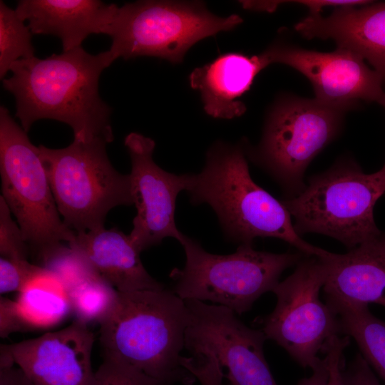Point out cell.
Here are the masks:
<instances>
[{
	"instance_id": "obj_1",
	"label": "cell",
	"mask_w": 385,
	"mask_h": 385,
	"mask_svg": "<svg viewBox=\"0 0 385 385\" xmlns=\"http://www.w3.org/2000/svg\"><path fill=\"white\" fill-rule=\"evenodd\" d=\"M113 61L109 50L91 54L82 46L46 58L21 59L12 64L3 87L14 96L15 115L26 133L36 120L52 119L68 125L74 140L110 143L112 111L98 84Z\"/></svg>"
},
{
	"instance_id": "obj_2",
	"label": "cell",
	"mask_w": 385,
	"mask_h": 385,
	"mask_svg": "<svg viewBox=\"0 0 385 385\" xmlns=\"http://www.w3.org/2000/svg\"><path fill=\"white\" fill-rule=\"evenodd\" d=\"M189 311L185 301L164 289L118 292L99 323L104 356L125 363L161 385L195 378L182 365Z\"/></svg>"
},
{
	"instance_id": "obj_3",
	"label": "cell",
	"mask_w": 385,
	"mask_h": 385,
	"mask_svg": "<svg viewBox=\"0 0 385 385\" xmlns=\"http://www.w3.org/2000/svg\"><path fill=\"white\" fill-rule=\"evenodd\" d=\"M242 145L217 143L207 152L202 171L192 174L187 191L191 203H206L216 213L227 239L252 245L257 237L287 242L306 256L329 252L304 241L282 204L252 180Z\"/></svg>"
},
{
	"instance_id": "obj_4",
	"label": "cell",
	"mask_w": 385,
	"mask_h": 385,
	"mask_svg": "<svg viewBox=\"0 0 385 385\" xmlns=\"http://www.w3.org/2000/svg\"><path fill=\"white\" fill-rule=\"evenodd\" d=\"M385 192V179L377 171L364 173L351 159L309 178L297 195L282 204L301 236L318 233L332 237L349 250L379 236L374 207Z\"/></svg>"
},
{
	"instance_id": "obj_5",
	"label": "cell",
	"mask_w": 385,
	"mask_h": 385,
	"mask_svg": "<svg viewBox=\"0 0 385 385\" xmlns=\"http://www.w3.org/2000/svg\"><path fill=\"white\" fill-rule=\"evenodd\" d=\"M180 244L185 264L170 274L173 291L183 300L210 301L239 314L247 312L262 294L272 292L282 273L306 256L299 251H257L252 245H240L230 255L212 254L185 235Z\"/></svg>"
},
{
	"instance_id": "obj_6",
	"label": "cell",
	"mask_w": 385,
	"mask_h": 385,
	"mask_svg": "<svg viewBox=\"0 0 385 385\" xmlns=\"http://www.w3.org/2000/svg\"><path fill=\"white\" fill-rule=\"evenodd\" d=\"M107 144L73 140L60 149L38 146L58 210L76 233L103 227L111 209L133 204L130 175L113 167Z\"/></svg>"
},
{
	"instance_id": "obj_7",
	"label": "cell",
	"mask_w": 385,
	"mask_h": 385,
	"mask_svg": "<svg viewBox=\"0 0 385 385\" xmlns=\"http://www.w3.org/2000/svg\"><path fill=\"white\" fill-rule=\"evenodd\" d=\"M242 22L237 14L216 16L202 2L138 1L118 6L105 34L114 61L153 56L178 63L199 41Z\"/></svg>"
},
{
	"instance_id": "obj_8",
	"label": "cell",
	"mask_w": 385,
	"mask_h": 385,
	"mask_svg": "<svg viewBox=\"0 0 385 385\" xmlns=\"http://www.w3.org/2000/svg\"><path fill=\"white\" fill-rule=\"evenodd\" d=\"M1 197L15 216L23 237L40 259L75 240L60 218L38 147L4 106L0 107Z\"/></svg>"
},
{
	"instance_id": "obj_9",
	"label": "cell",
	"mask_w": 385,
	"mask_h": 385,
	"mask_svg": "<svg viewBox=\"0 0 385 385\" xmlns=\"http://www.w3.org/2000/svg\"><path fill=\"white\" fill-rule=\"evenodd\" d=\"M351 109L315 98L284 97L270 113L260 143L247 154L280 185L287 198L294 197L306 186L307 168L340 133Z\"/></svg>"
},
{
	"instance_id": "obj_10",
	"label": "cell",
	"mask_w": 385,
	"mask_h": 385,
	"mask_svg": "<svg viewBox=\"0 0 385 385\" xmlns=\"http://www.w3.org/2000/svg\"><path fill=\"white\" fill-rule=\"evenodd\" d=\"M327 270L324 260L305 256L294 272L272 290L277 304L263 319L262 332L286 350L304 368L312 370L320 362L317 354L340 325L334 311L319 299Z\"/></svg>"
},
{
	"instance_id": "obj_11",
	"label": "cell",
	"mask_w": 385,
	"mask_h": 385,
	"mask_svg": "<svg viewBox=\"0 0 385 385\" xmlns=\"http://www.w3.org/2000/svg\"><path fill=\"white\" fill-rule=\"evenodd\" d=\"M189 311L185 348L192 356L213 355L230 385H277L264 356L267 337L250 328L230 309L185 300Z\"/></svg>"
},
{
	"instance_id": "obj_12",
	"label": "cell",
	"mask_w": 385,
	"mask_h": 385,
	"mask_svg": "<svg viewBox=\"0 0 385 385\" xmlns=\"http://www.w3.org/2000/svg\"><path fill=\"white\" fill-rule=\"evenodd\" d=\"M131 160L133 204L137 209L129 237L141 252L173 237L180 243L183 234L175 221V202L182 190H187L192 174L176 175L160 168L153 159L154 140L138 133L124 140Z\"/></svg>"
},
{
	"instance_id": "obj_13",
	"label": "cell",
	"mask_w": 385,
	"mask_h": 385,
	"mask_svg": "<svg viewBox=\"0 0 385 385\" xmlns=\"http://www.w3.org/2000/svg\"><path fill=\"white\" fill-rule=\"evenodd\" d=\"M267 65L279 63L303 74L312 83L315 98L354 108L360 100L381 105L385 98L381 76L364 59L348 49L319 52L274 44L262 53Z\"/></svg>"
},
{
	"instance_id": "obj_14",
	"label": "cell",
	"mask_w": 385,
	"mask_h": 385,
	"mask_svg": "<svg viewBox=\"0 0 385 385\" xmlns=\"http://www.w3.org/2000/svg\"><path fill=\"white\" fill-rule=\"evenodd\" d=\"M93 343L88 325L75 319L58 331L1 345V359L16 364L34 385H93Z\"/></svg>"
},
{
	"instance_id": "obj_15",
	"label": "cell",
	"mask_w": 385,
	"mask_h": 385,
	"mask_svg": "<svg viewBox=\"0 0 385 385\" xmlns=\"http://www.w3.org/2000/svg\"><path fill=\"white\" fill-rule=\"evenodd\" d=\"M294 29L308 39H332L337 47L359 54L385 85V2L334 7L326 17L309 14Z\"/></svg>"
},
{
	"instance_id": "obj_16",
	"label": "cell",
	"mask_w": 385,
	"mask_h": 385,
	"mask_svg": "<svg viewBox=\"0 0 385 385\" xmlns=\"http://www.w3.org/2000/svg\"><path fill=\"white\" fill-rule=\"evenodd\" d=\"M118 7L96 0H21L15 9L33 34L55 36L67 51L91 34H105Z\"/></svg>"
},
{
	"instance_id": "obj_17",
	"label": "cell",
	"mask_w": 385,
	"mask_h": 385,
	"mask_svg": "<svg viewBox=\"0 0 385 385\" xmlns=\"http://www.w3.org/2000/svg\"><path fill=\"white\" fill-rule=\"evenodd\" d=\"M327 266L322 287L325 297L385 307V235L368 240L344 254L321 257Z\"/></svg>"
},
{
	"instance_id": "obj_18",
	"label": "cell",
	"mask_w": 385,
	"mask_h": 385,
	"mask_svg": "<svg viewBox=\"0 0 385 385\" xmlns=\"http://www.w3.org/2000/svg\"><path fill=\"white\" fill-rule=\"evenodd\" d=\"M68 245L79 251L99 275L120 292L156 290L164 285L153 278L129 235L118 228L101 227L76 233Z\"/></svg>"
},
{
	"instance_id": "obj_19",
	"label": "cell",
	"mask_w": 385,
	"mask_h": 385,
	"mask_svg": "<svg viewBox=\"0 0 385 385\" xmlns=\"http://www.w3.org/2000/svg\"><path fill=\"white\" fill-rule=\"evenodd\" d=\"M268 65L262 56L225 53L196 68L190 84L200 92L205 112L217 118L231 119L246 111L240 97L248 91L257 73Z\"/></svg>"
},
{
	"instance_id": "obj_20",
	"label": "cell",
	"mask_w": 385,
	"mask_h": 385,
	"mask_svg": "<svg viewBox=\"0 0 385 385\" xmlns=\"http://www.w3.org/2000/svg\"><path fill=\"white\" fill-rule=\"evenodd\" d=\"M325 299L338 317L341 334L354 338L364 359L385 383V322L374 316L367 304Z\"/></svg>"
},
{
	"instance_id": "obj_21",
	"label": "cell",
	"mask_w": 385,
	"mask_h": 385,
	"mask_svg": "<svg viewBox=\"0 0 385 385\" xmlns=\"http://www.w3.org/2000/svg\"><path fill=\"white\" fill-rule=\"evenodd\" d=\"M19 293L16 302L30 328L53 327L71 312L67 290L44 267Z\"/></svg>"
},
{
	"instance_id": "obj_22",
	"label": "cell",
	"mask_w": 385,
	"mask_h": 385,
	"mask_svg": "<svg viewBox=\"0 0 385 385\" xmlns=\"http://www.w3.org/2000/svg\"><path fill=\"white\" fill-rule=\"evenodd\" d=\"M32 32L16 9L0 1V78H5L14 63L34 57Z\"/></svg>"
},
{
	"instance_id": "obj_23",
	"label": "cell",
	"mask_w": 385,
	"mask_h": 385,
	"mask_svg": "<svg viewBox=\"0 0 385 385\" xmlns=\"http://www.w3.org/2000/svg\"><path fill=\"white\" fill-rule=\"evenodd\" d=\"M118 296V291L98 276L68 292L71 313L85 324L100 323L114 307Z\"/></svg>"
},
{
	"instance_id": "obj_24",
	"label": "cell",
	"mask_w": 385,
	"mask_h": 385,
	"mask_svg": "<svg viewBox=\"0 0 385 385\" xmlns=\"http://www.w3.org/2000/svg\"><path fill=\"white\" fill-rule=\"evenodd\" d=\"M43 267L53 274L68 293L84 282L100 276L77 250L62 244L39 259Z\"/></svg>"
},
{
	"instance_id": "obj_25",
	"label": "cell",
	"mask_w": 385,
	"mask_h": 385,
	"mask_svg": "<svg viewBox=\"0 0 385 385\" xmlns=\"http://www.w3.org/2000/svg\"><path fill=\"white\" fill-rule=\"evenodd\" d=\"M11 210L0 196V253L1 257L13 260H28L30 248L20 227L14 221Z\"/></svg>"
},
{
	"instance_id": "obj_26",
	"label": "cell",
	"mask_w": 385,
	"mask_h": 385,
	"mask_svg": "<svg viewBox=\"0 0 385 385\" xmlns=\"http://www.w3.org/2000/svg\"><path fill=\"white\" fill-rule=\"evenodd\" d=\"M93 385H161L119 360L104 356L95 372Z\"/></svg>"
},
{
	"instance_id": "obj_27",
	"label": "cell",
	"mask_w": 385,
	"mask_h": 385,
	"mask_svg": "<svg viewBox=\"0 0 385 385\" xmlns=\"http://www.w3.org/2000/svg\"><path fill=\"white\" fill-rule=\"evenodd\" d=\"M43 267L30 263L28 260H13L0 258L1 294L20 292L37 275Z\"/></svg>"
},
{
	"instance_id": "obj_28",
	"label": "cell",
	"mask_w": 385,
	"mask_h": 385,
	"mask_svg": "<svg viewBox=\"0 0 385 385\" xmlns=\"http://www.w3.org/2000/svg\"><path fill=\"white\" fill-rule=\"evenodd\" d=\"M349 344V337H331L324 346L322 352L326 354L329 376L325 385H344L343 370L344 368V351Z\"/></svg>"
},
{
	"instance_id": "obj_29",
	"label": "cell",
	"mask_w": 385,
	"mask_h": 385,
	"mask_svg": "<svg viewBox=\"0 0 385 385\" xmlns=\"http://www.w3.org/2000/svg\"><path fill=\"white\" fill-rule=\"evenodd\" d=\"M16 301L0 298V335L5 338L13 332L29 329Z\"/></svg>"
},
{
	"instance_id": "obj_30",
	"label": "cell",
	"mask_w": 385,
	"mask_h": 385,
	"mask_svg": "<svg viewBox=\"0 0 385 385\" xmlns=\"http://www.w3.org/2000/svg\"><path fill=\"white\" fill-rule=\"evenodd\" d=\"M342 376L344 385H381L360 353L344 368Z\"/></svg>"
},
{
	"instance_id": "obj_31",
	"label": "cell",
	"mask_w": 385,
	"mask_h": 385,
	"mask_svg": "<svg viewBox=\"0 0 385 385\" xmlns=\"http://www.w3.org/2000/svg\"><path fill=\"white\" fill-rule=\"evenodd\" d=\"M0 385H34L19 368H0Z\"/></svg>"
},
{
	"instance_id": "obj_32",
	"label": "cell",
	"mask_w": 385,
	"mask_h": 385,
	"mask_svg": "<svg viewBox=\"0 0 385 385\" xmlns=\"http://www.w3.org/2000/svg\"><path fill=\"white\" fill-rule=\"evenodd\" d=\"M329 376L325 358L321 359L318 365L312 370V374L301 379L297 385H325Z\"/></svg>"
},
{
	"instance_id": "obj_33",
	"label": "cell",
	"mask_w": 385,
	"mask_h": 385,
	"mask_svg": "<svg viewBox=\"0 0 385 385\" xmlns=\"http://www.w3.org/2000/svg\"><path fill=\"white\" fill-rule=\"evenodd\" d=\"M381 106H382L385 108V98H384V101H382V103H381ZM379 171L385 179V164L381 168V169H380Z\"/></svg>"
}]
</instances>
